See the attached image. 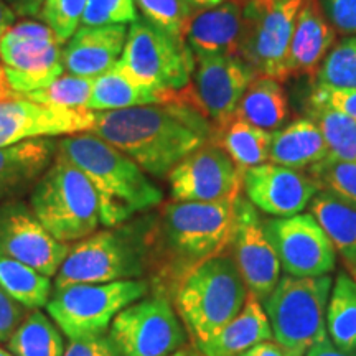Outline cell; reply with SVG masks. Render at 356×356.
Returning <instances> with one entry per match:
<instances>
[{
  "label": "cell",
  "mask_w": 356,
  "mask_h": 356,
  "mask_svg": "<svg viewBox=\"0 0 356 356\" xmlns=\"http://www.w3.org/2000/svg\"><path fill=\"white\" fill-rule=\"evenodd\" d=\"M234 200L168 202L152 216L147 231L145 273L152 275L155 293L173 296L191 269L228 248Z\"/></svg>",
  "instance_id": "obj_1"
},
{
  "label": "cell",
  "mask_w": 356,
  "mask_h": 356,
  "mask_svg": "<svg viewBox=\"0 0 356 356\" xmlns=\"http://www.w3.org/2000/svg\"><path fill=\"white\" fill-rule=\"evenodd\" d=\"M215 127L186 102L149 104L96 113L92 134L144 170L165 178L186 155L211 140Z\"/></svg>",
  "instance_id": "obj_2"
},
{
  "label": "cell",
  "mask_w": 356,
  "mask_h": 356,
  "mask_svg": "<svg viewBox=\"0 0 356 356\" xmlns=\"http://www.w3.org/2000/svg\"><path fill=\"white\" fill-rule=\"evenodd\" d=\"M58 152L91 181L101 222L106 228L124 225L162 203V190L147 173L126 154L92 132L65 137L58 142Z\"/></svg>",
  "instance_id": "obj_3"
},
{
  "label": "cell",
  "mask_w": 356,
  "mask_h": 356,
  "mask_svg": "<svg viewBox=\"0 0 356 356\" xmlns=\"http://www.w3.org/2000/svg\"><path fill=\"white\" fill-rule=\"evenodd\" d=\"M248 293L241 273L226 248L191 269L172 297L178 317L200 346L243 310Z\"/></svg>",
  "instance_id": "obj_4"
},
{
  "label": "cell",
  "mask_w": 356,
  "mask_h": 356,
  "mask_svg": "<svg viewBox=\"0 0 356 356\" xmlns=\"http://www.w3.org/2000/svg\"><path fill=\"white\" fill-rule=\"evenodd\" d=\"M150 220L152 216L96 231L71 246L55 275V289L142 277Z\"/></svg>",
  "instance_id": "obj_5"
},
{
  "label": "cell",
  "mask_w": 356,
  "mask_h": 356,
  "mask_svg": "<svg viewBox=\"0 0 356 356\" xmlns=\"http://www.w3.org/2000/svg\"><path fill=\"white\" fill-rule=\"evenodd\" d=\"M29 207L58 241H81L99 226V204L88 177L56 150L55 160L38 178Z\"/></svg>",
  "instance_id": "obj_6"
},
{
  "label": "cell",
  "mask_w": 356,
  "mask_h": 356,
  "mask_svg": "<svg viewBox=\"0 0 356 356\" xmlns=\"http://www.w3.org/2000/svg\"><path fill=\"white\" fill-rule=\"evenodd\" d=\"M332 279L284 275L264 300L273 335L286 356H304L310 346L327 338L325 309Z\"/></svg>",
  "instance_id": "obj_7"
},
{
  "label": "cell",
  "mask_w": 356,
  "mask_h": 356,
  "mask_svg": "<svg viewBox=\"0 0 356 356\" xmlns=\"http://www.w3.org/2000/svg\"><path fill=\"white\" fill-rule=\"evenodd\" d=\"M150 284L142 279L108 284H78L56 289L47 307L48 315L70 340L104 335L119 312L147 296Z\"/></svg>",
  "instance_id": "obj_8"
},
{
  "label": "cell",
  "mask_w": 356,
  "mask_h": 356,
  "mask_svg": "<svg viewBox=\"0 0 356 356\" xmlns=\"http://www.w3.org/2000/svg\"><path fill=\"white\" fill-rule=\"evenodd\" d=\"M118 66L142 86L159 91H180L191 81L195 56L185 42L137 17L127 30Z\"/></svg>",
  "instance_id": "obj_9"
},
{
  "label": "cell",
  "mask_w": 356,
  "mask_h": 356,
  "mask_svg": "<svg viewBox=\"0 0 356 356\" xmlns=\"http://www.w3.org/2000/svg\"><path fill=\"white\" fill-rule=\"evenodd\" d=\"M0 60L10 88L24 96L63 74V42L43 22L22 20L0 37Z\"/></svg>",
  "instance_id": "obj_10"
},
{
  "label": "cell",
  "mask_w": 356,
  "mask_h": 356,
  "mask_svg": "<svg viewBox=\"0 0 356 356\" xmlns=\"http://www.w3.org/2000/svg\"><path fill=\"white\" fill-rule=\"evenodd\" d=\"M109 337L122 356H170L186 345L185 328L170 297L155 292L119 312Z\"/></svg>",
  "instance_id": "obj_11"
},
{
  "label": "cell",
  "mask_w": 356,
  "mask_h": 356,
  "mask_svg": "<svg viewBox=\"0 0 356 356\" xmlns=\"http://www.w3.org/2000/svg\"><path fill=\"white\" fill-rule=\"evenodd\" d=\"M305 0H248L246 32L239 56L257 71L282 83L297 15Z\"/></svg>",
  "instance_id": "obj_12"
},
{
  "label": "cell",
  "mask_w": 356,
  "mask_h": 356,
  "mask_svg": "<svg viewBox=\"0 0 356 356\" xmlns=\"http://www.w3.org/2000/svg\"><path fill=\"white\" fill-rule=\"evenodd\" d=\"M257 76V71L238 55L200 56L195 58V70L184 97L186 104L220 127L234 118L238 102Z\"/></svg>",
  "instance_id": "obj_13"
},
{
  "label": "cell",
  "mask_w": 356,
  "mask_h": 356,
  "mask_svg": "<svg viewBox=\"0 0 356 356\" xmlns=\"http://www.w3.org/2000/svg\"><path fill=\"white\" fill-rule=\"evenodd\" d=\"M262 225L287 275L317 277L335 269V248L310 213L273 218Z\"/></svg>",
  "instance_id": "obj_14"
},
{
  "label": "cell",
  "mask_w": 356,
  "mask_h": 356,
  "mask_svg": "<svg viewBox=\"0 0 356 356\" xmlns=\"http://www.w3.org/2000/svg\"><path fill=\"white\" fill-rule=\"evenodd\" d=\"M167 178L173 202L234 200L243 186V172L213 140L180 160Z\"/></svg>",
  "instance_id": "obj_15"
},
{
  "label": "cell",
  "mask_w": 356,
  "mask_h": 356,
  "mask_svg": "<svg viewBox=\"0 0 356 356\" xmlns=\"http://www.w3.org/2000/svg\"><path fill=\"white\" fill-rule=\"evenodd\" d=\"M229 249L248 292L264 302L280 280V261L267 239L257 210L241 195L234 200V226Z\"/></svg>",
  "instance_id": "obj_16"
},
{
  "label": "cell",
  "mask_w": 356,
  "mask_h": 356,
  "mask_svg": "<svg viewBox=\"0 0 356 356\" xmlns=\"http://www.w3.org/2000/svg\"><path fill=\"white\" fill-rule=\"evenodd\" d=\"M70 249L71 244L58 241L44 229L29 204L13 200L0 204V254L53 277Z\"/></svg>",
  "instance_id": "obj_17"
},
{
  "label": "cell",
  "mask_w": 356,
  "mask_h": 356,
  "mask_svg": "<svg viewBox=\"0 0 356 356\" xmlns=\"http://www.w3.org/2000/svg\"><path fill=\"white\" fill-rule=\"evenodd\" d=\"M96 113L38 104L25 96L0 99V147L32 139L91 132Z\"/></svg>",
  "instance_id": "obj_18"
},
{
  "label": "cell",
  "mask_w": 356,
  "mask_h": 356,
  "mask_svg": "<svg viewBox=\"0 0 356 356\" xmlns=\"http://www.w3.org/2000/svg\"><path fill=\"white\" fill-rule=\"evenodd\" d=\"M243 188L256 210L275 218H289L304 211L320 186L309 173L261 163L243 172Z\"/></svg>",
  "instance_id": "obj_19"
},
{
  "label": "cell",
  "mask_w": 356,
  "mask_h": 356,
  "mask_svg": "<svg viewBox=\"0 0 356 356\" xmlns=\"http://www.w3.org/2000/svg\"><path fill=\"white\" fill-rule=\"evenodd\" d=\"M248 0H225L220 6L200 8L185 32V43L195 58L238 55L246 32Z\"/></svg>",
  "instance_id": "obj_20"
},
{
  "label": "cell",
  "mask_w": 356,
  "mask_h": 356,
  "mask_svg": "<svg viewBox=\"0 0 356 356\" xmlns=\"http://www.w3.org/2000/svg\"><path fill=\"white\" fill-rule=\"evenodd\" d=\"M126 38V25L79 26L63 48L65 70L83 78L101 76L118 65Z\"/></svg>",
  "instance_id": "obj_21"
},
{
  "label": "cell",
  "mask_w": 356,
  "mask_h": 356,
  "mask_svg": "<svg viewBox=\"0 0 356 356\" xmlns=\"http://www.w3.org/2000/svg\"><path fill=\"white\" fill-rule=\"evenodd\" d=\"M337 32L325 19L317 0H305L297 15L287 55V78L309 76L315 81Z\"/></svg>",
  "instance_id": "obj_22"
},
{
  "label": "cell",
  "mask_w": 356,
  "mask_h": 356,
  "mask_svg": "<svg viewBox=\"0 0 356 356\" xmlns=\"http://www.w3.org/2000/svg\"><path fill=\"white\" fill-rule=\"evenodd\" d=\"M58 144L50 139H32L0 147V203L25 193L55 160Z\"/></svg>",
  "instance_id": "obj_23"
},
{
  "label": "cell",
  "mask_w": 356,
  "mask_h": 356,
  "mask_svg": "<svg viewBox=\"0 0 356 356\" xmlns=\"http://www.w3.org/2000/svg\"><path fill=\"white\" fill-rule=\"evenodd\" d=\"M185 102L180 91H159L145 88L124 73L118 65L95 79L88 109L95 113L136 108L149 104H170Z\"/></svg>",
  "instance_id": "obj_24"
},
{
  "label": "cell",
  "mask_w": 356,
  "mask_h": 356,
  "mask_svg": "<svg viewBox=\"0 0 356 356\" xmlns=\"http://www.w3.org/2000/svg\"><path fill=\"white\" fill-rule=\"evenodd\" d=\"M273 337L269 318L259 300L252 293H248L243 310L215 337L197 348L203 356H241L251 346L273 340Z\"/></svg>",
  "instance_id": "obj_25"
},
{
  "label": "cell",
  "mask_w": 356,
  "mask_h": 356,
  "mask_svg": "<svg viewBox=\"0 0 356 356\" xmlns=\"http://www.w3.org/2000/svg\"><path fill=\"white\" fill-rule=\"evenodd\" d=\"M328 157L325 139L312 119H297L286 127L273 132L269 160L275 165L289 168L314 167Z\"/></svg>",
  "instance_id": "obj_26"
},
{
  "label": "cell",
  "mask_w": 356,
  "mask_h": 356,
  "mask_svg": "<svg viewBox=\"0 0 356 356\" xmlns=\"http://www.w3.org/2000/svg\"><path fill=\"white\" fill-rule=\"evenodd\" d=\"M310 215L343 261H356V204L335 191L320 188L310 202Z\"/></svg>",
  "instance_id": "obj_27"
},
{
  "label": "cell",
  "mask_w": 356,
  "mask_h": 356,
  "mask_svg": "<svg viewBox=\"0 0 356 356\" xmlns=\"http://www.w3.org/2000/svg\"><path fill=\"white\" fill-rule=\"evenodd\" d=\"M234 118L267 132L282 129L289 119V101L282 83L269 76H257L238 102Z\"/></svg>",
  "instance_id": "obj_28"
},
{
  "label": "cell",
  "mask_w": 356,
  "mask_h": 356,
  "mask_svg": "<svg viewBox=\"0 0 356 356\" xmlns=\"http://www.w3.org/2000/svg\"><path fill=\"white\" fill-rule=\"evenodd\" d=\"M211 140L229 155L239 170L244 172L269 160L273 132L262 131L239 118H231L222 126L215 127Z\"/></svg>",
  "instance_id": "obj_29"
},
{
  "label": "cell",
  "mask_w": 356,
  "mask_h": 356,
  "mask_svg": "<svg viewBox=\"0 0 356 356\" xmlns=\"http://www.w3.org/2000/svg\"><path fill=\"white\" fill-rule=\"evenodd\" d=\"M0 289L30 310L42 309L51 297L50 277L3 254H0Z\"/></svg>",
  "instance_id": "obj_30"
},
{
  "label": "cell",
  "mask_w": 356,
  "mask_h": 356,
  "mask_svg": "<svg viewBox=\"0 0 356 356\" xmlns=\"http://www.w3.org/2000/svg\"><path fill=\"white\" fill-rule=\"evenodd\" d=\"M327 332L338 350L356 351V284L348 273H340L333 284L327 310Z\"/></svg>",
  "instance_id": "obj_31"
},
{
  "label": "cell",
  "mask_w": 356,
  "mask_h": 356,
  "mask_svg": "<svg viewBox=\"0 0 356 356\" xmlns=\"http://www.w3.org/2000/svg\"><path fill=\"white\" fill-rule=\"evenodd\" d=\"M7 345L13 356H63L66 350L61 330L40 310L22 320Z\"/></svg>",
  "instance_id": "obj_32"
},
{
  "label": "cell",
  "mask_w": 356,
  "mask_h": 356,
  "mask_svg": "<svg viewBox=\"0 0 356 356\" xmlns=\"http://www.w3.org/2000/svg\"><path fill=\"white\" fill-rule=\"evenodd\" d=\"M309 119L322 132L328 157L338 162L356 163V119L318 104H309Z\"/></svg>",
  "instance_id": "obj_33"
},
{
  "label": "cell",
  "mask_w": 356,
  "mask_h": 356,
  "mask_svg": "<svg viewBox=\"0 0 356 356\" xmlns=\"http://www.w3.org/2000/svg\"><path fill=\"white\" fill-rule=\"evenodd\" d=\"M96 78H83L76 74H61L48 86L24 95L38 104L63 109H88Z\"/></svg>",
  "instance_id": "obj_34"
},
{
  "label": "cell",
  "mask_w": 356,
  "mask_h": 356,
  "mask_svg": "<svg viewBox=\"0 0 356 356\" xmlns=\"http://www.w3.org/2000/svg\"><path fill=\"white\" fill-rule=\"evenodd\" d=\"M150 24L163 30L178 42H185L188 22L197 8L188 0H134Z\"/></svg>",
  "instance_id": "obj_35"
},
{
  "label": "cell",
  "mask_w": 356,
  "mask_h": 356,
  "mask_svg": "<svg viewBox=\"0 0 356 356\" xmlns=\"http://www.w3.org/2000/svg\"><path fill=\"white\" fill-rule=\"evenodd\" d=\"M315 84L356 89V37L343 38L328 51L315 78Z\"/></svg>",
  "instance_id": "obj_36"
},
{
  "label": "cell",
  "mask_w": 356,
  "mask_h": 356,
  "mask_svg": "<svg viewBox=\"0 0 356 356\" xmlns=\"http://www.w3.org/2000/svg\"><path fill=\"white\" fill-rule=\"evenodd\" d=\"M309 175L320 188H327L341 195L356 204V163L338 162L327 157L309 168Z\"/></svg>",
  "instance_id": "obj_37"
},
{
  "label": "cell",
  "mask_w": 356,
  "mask_h": 356,
  "mask_svg": "<svg viewBox=\"0 0 356 356\" xmlns=\"http://www.w3.org/2000/svg\"><path fill=\"white\" fill-rule=\"evenodd\" d=\"M84 7L86 0H43L40 19L65 43L79 29Z\"/></svg>",
  "instance_id": "obj_38"
},
{
  "label": "cell",
  "mask_w": 356,
  "mask_h": 356,
  "mask_svg": "<svg viewBox=\"0 0 356 356\" xmlns=\"http://www.w3.org/2000/svg\"><path fill=\"white\" fill-rule=\"evenodd\" d=\"M137 17L134 0H86L79 26L127 25Z\"/></svg>",
  "instance_id": "obj_39"
},
{
  "label": "cell",
  "mask_w": 356,
  "mask_h": 356,
  "mask_svg": "<svg viewBox=\"0 0 356 356\" xmlns=\"http://www.w3.org/2000/svg\"><path fill=\"white\" fill-rule=\"evenodd\" d=\"M317 3L337 33L356 37V0H317Z\"/></svg>",
  "instance_id": "obj_40"
},
{
  "label": "cell",
  "mask_w": 356,
  "mask_h": 356,
  "mask_svg": "<svg viewBox=\"0 0 356 356\" xmlns=\"http://www.w3.org/2000/svg\"><path fill=\"white\" fill-rule=\"evenodd\" d=\"M309 104L327 106L337 109L350 118L356 119V89L355 88H330L315 84L312 88Z\"/></svg>",
  "instance_id": "obj_41"
},
{
  "label": "cell",
  "mask_w": 356,
  "mask_h": 356,
  "mask_svg": "<svg viewBox=\"0 0 356 356\" xmlns=\"http://www.w3.org/2000/svg\"><path fill=\"white\" fill-rule=\"evenodd\" d=\"M63 356H122L109 335L70 340Z\"/></svg>",
  "instance_id": "obj_42"
},
{
  "label": "cell",
  "mask_w": 356,
  "mask_h": 356,
  "mask_svg": "<svg viewBox=\"0 0 356 356\" xmlns=\"http://www.w3.org/2000/svg\"><path fill=\"white\" fill-rule=\"evenodd\" d=\"M24 309L0 289V341H8L24 320Z\"/></svg>",
  "instance_id": "obj_43"
},
{
  "label": "cell",
  "mask_w": 356,
  "mask_h": 356,
  "mask_svg": "<svg viewBox=\"0 0 356 356\" xmlns=\"http://www.w3.org/2000/svg\"><path fill=\"white\" fill-rule=\"evenodd\" d=\"M6 2L19 17H37L43 6V0H6Z\"/></svg>",
  "instance_id": "obj_44"
},
{
  "label": "cell",
  "mask_w": 356,
  "mask_h": 356,
  "mask_svg": "<svg viewBox=\"0 0 356 356\" xmlns=\"http://www.w3.org/2000/svg\"><path fill=\"white\" fill-rule=\"evenodd\" d=\"M305 356H356L351 353H346V351L338 350L330 338H323L320 340L318 343H315L314 346H310L309 351H307Z\"/></svg>",
  "instance_id": "obj_45"
},
{
  "label": "cell",
  "mask_w": 356,
  "mask_h": 356,
  "mask_svg": "<svg viewBox=\"0 0 356 356\" xmlns=\"http://www.w3.org/2000/svg\"><path fill=\"white\" fill-rule=\"evenodd\" d=\"M241 356H286V353H284V350L280 348L277 341L267 340L251 346V348L244 351Z\"/></svg>",
  "instance_id": "obj_46"
},
{
  "label": "cell",
  "mask_w": 356,
  "mask_h": 356,
  "mask_svg": "<svg viewBox=\"0 0 356 356\" xmlns=\"http://www.w3.org/2000/svg\"><path fill=\"white\" fill-rule=\"evenodd\" d=\"M15 12L7 6L6 0H0V37L7 32L10 26L15 24Z\"/></svg>",
  "instance_id": "obj_47"
},
{
  "label": "cell",
  "mask_w": 356,
  "mask_h": 356,
  "mask_svg": "<svg viewBox=\"0 0 356 356\" xmlns=\"http://www.w3.org/2000/svg\"><path fill=\"white\" fill-rule=\"evenodd\" d=\"M19 96L15 91L10 88V84L7 81V74L3 65H0V99H7V97Z\"/></svg>",
  "instance_id": "obj_48"
},
{
  "label": "cell",
  "mask_w": 356,
  "mask_h": 356,
  "mask_svg": "<svg viewBox=\"0 0 356 356\" xmlns=\"http://www.w3.org/2000/svg\"><path fill=\"white\" fill-rule=\"evenodd\" d=\"M188 2L195 8H210V7L220 6V3L225 2V0H188Z\"/></svg>",
  "instance_id": "obj_49"
},
{
  "label": "cell",
  "mask_w": 356,
  "mask_h": 356,
  "mask_svg": "<svg viewBox=\"0 0 356 356\" xmlns=\"http://www.w3.org/2000/svg\"><path fill=\"white\" fill-rule=\"evenodd\" d=\"M170 356H203L202 351H200L198 348H195V346H181L180 350L175 351V353L170 355Z\"/></svg>",
  "instance_id": "obj_50"
},
{
  "label": "cell",
  "mask_w": 356,
  "mask_h": 356,
  "mask_svg": "<svg viewBox=\"0 0 356 356\" xmlns=\"http://www.w3.org/2000/svg\"><path fill=\"white\" fill-rule=\"evenodd\" d=\"M345 266L346 269H348V274L351 275V279H353L356 284V261H346Z\"/></svg>",
  "instance_id": "obj_51"
},
{
  "label": "cell",
  "mask_w": 356,
  "mask_h": 356,
  "mask_svg": "<svg viewBox=\"0 0 356 356\" xmlns=\"http://www.w3.org/2000/svg\"><path fill=\"white\" fill-rule=\"evenodd\" d=\"M0 356H13V355H12V353H8V351H6V350L0 348Z\"/></svg>",
  "instance_id": "obj_52"
}]
</instances>
